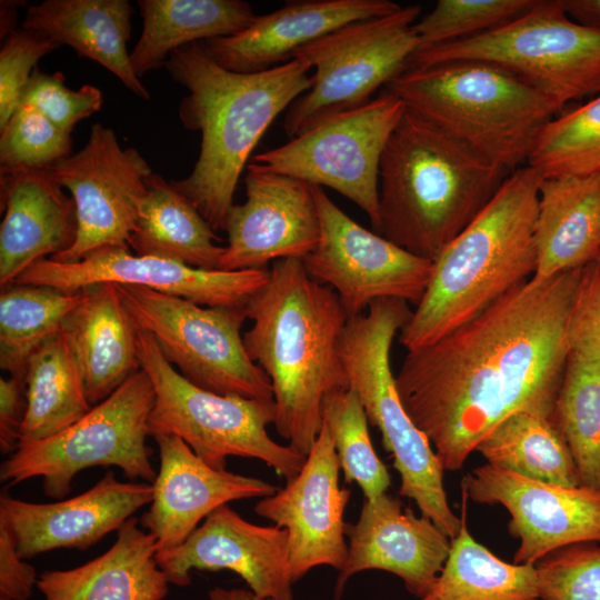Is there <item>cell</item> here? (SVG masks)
I'll return each instance as SVG.
<instances>
[{
	"instance_id": "681fc988",
	"label": "cell",
	"mask_w": 600,
	"mask_h": 600,
	"mask_svg": "<svg viewBox=\"0 0 600 600\" xmlns=\"http://www.w3.org/2000/svg\"><path fill=\"white\" fill-rule=\"evenodd\" d=\"M594 263H596V264L599 267V269H600V252H599L598 256L596 257Z\"/></svg>"
},
{
	"instance_id": "b9f144b4",
	"label": "cell",
	"mask_w": 600,
	"mask_h": 600,
	"mask_svg": "<svg viewBox=\"0 0 600 600\" xmlns=\"http://www.w3.org/2000/svg\"><path fill=\"white\" fill-rule=\"evenodd\" d=\"M19 103L33 106L58 128L71 133L78 122L100 110L103 97L94 86L72 90L64 84L61 72L49 74L36 69Z\"/></svg>"
},
{
	"instance_id": "1f68e13d",
	"label": "cell",
	"mask_w": 600,
	"mask_h": 600,
	"mask_svg": "<svg viewBox=\"0 0 600 600\" xmlns=\"http://www.w3.org/2000/svg\"><path fill=\"white\" fill-rule=\"evenodd\" d=\"M24 381L27 410L19 444L56 436L92 408L80 363L62 330L31 354Z\"/></svg>"
},
{
	"instance_id": "836d02e7",
	"label": "cell",
	"mask_w": 600,
	"mask_h": 600,
	"mask_svg": "<svg viewBox=\"0 0 600 600\" xmlns=\"http://www.w3.org/2000/svg\"><path fill=\"white\" fill-rule=\"evenodd\" d=\"M464 514L463 507L444 567L419 600H539L536 564L501 560L471 536Z\"/></svg>"
},
{
	"instance_id": "4fadbf2b",
	"label": "cell",
	"mask_w": 600,
	"mask_h": 600,
	"mask_svg": "<svg viewBox=\"0 0 600 600\" xmlns=\"http://www.w3.org/2000/svg\"><path fill=\"white\" fill-rule=\"evenodd\" d=\"M406 107L393 93L329 114L287 143L258 153L252 163L309 184L328 187L379 224V172L387 143Z\"/></svg>"
},
{
	"instance_id": "8fae6325",
	"label": "cell",
	"mask_w": 600,
	"mask_h": 600,
	"mask_svg": "<svg viewBox=\"0 0 600 600\" xmlns=\"http://www.w3.org/2000/svg\"><path fill=\"white\" fill-rule=\"evenodd\" d=\"M117 286L137 327L188 381L222 396L273 400L268 377L244 348L246 307H207L142 287Z\"/></svg>"
},
{
	"instance_id": "e575fe53",
	"label": "cell",
	"mask_w": 600,
	"mask_h": 600,
	"mask_svg": "<svg viewBox=\"0 0 600 600\" xmlns=\"http://www.w3.org/2000/svg\"><path fill=\"white\" fill-rule=\"evenodd\" d=\"M82 291L68 293L37 284H10L0 294V368L24 379L28 360L62 330Z\"/></svg>"
},
{
	"instance_id": "30bf717a",
	"label": "cell",
	"mask_w": 600,
	"mask_h": 600,
	"mask_svg": "<svg viewBox=\"0 0 600 600\" xmlns=\"http://www.w3.org/2000/svg\"><path fill=\"white\" fill-rule=\"evenodd\" d=\"M153 402L152 383L140 369L63 431L19 444L1 464V481L12 486L40 477L44 493L62 499L81 470L116 466L130 480L153 483L157 472L147 444Z\"/></svg>"
},
{
	"instance_id": "4316f807",
	"label": "cell",
	"mask_w": 600,
	"mask_h": 600,
	"mask_svg": "<svg viewBox=\"0 0 600 600\" xmlns=\"http://www.w3.org/2000/svg\"><path fill=\"white\" fill-rule=\"evenodd\" d=\"M82 293L62 331L80 363L87 398L96 406L141 369L138 329L116 283H97Z\"/></svg>"
},
{
	"instance_id": "c3c4849f",
	"label": "cell",
	"mask_w": 600,
	"mask_h": 600,
	"mask_svg": "<svg viewBox=\"0 0 600 600\" xmlns=\"http://www.w3.org/2000/svg\"><path fill=\"white\" fill-rule=\"evenodd\" d=\"M209 600H271V599H264L256 593H253L250 589H226L222 587H214L209 591Z\"/></svg>"
},
{
	"instance_id": "52a82bcc",
	"label": "cell",
	"mask_w": 600,
	"mask_h": 600,
	"mask_svg": "<svg viewBox=\"0 0 600 600\" xmlns=\"http://www.w3.org/2000/svg\"><path fill=\"white\" fill-rule=\"evenodd\" d=\"M408 302L380 299L347 321L340 353L349 381L370 424L379 429L382 446L400 474L399 494L412 499L421 516L429 518L453 539L462 524L450 508L443 484V468L428 438L407 413L391 369L390 353L397 332L411 317Z\"/></svg>"
},
{
	"instance_id": "60d3db41",
	"label": "cell",
	"mask_w": 600,
	"mask_h": 600,
	"mask_svg": "<svg viewBox=\"0 0 600 600\" xmlns=\"http://www.w3.org/2000/svg\"><path fill=\"white\" fill-rule=\"evenodd\" d=\"M536 569L541 600H600V542L560 548Z\"/></svg>"
},
{
	"instance_id": "7a4b0ae2",
	"label": "cell",
	"mask_w": 600,
	"mask_h": 600,
	"mask_svg": "<svg viewBox=\"0 0 600 600\" xmlns=\"http://www.w3.org/2000/svg\"><path fill=\"white\" fill-rule=\"evenodd\" d=\"M246 313L252 323L243 343L271 383L273 426L307 457L322 428L323 399L349 389L340 353L349 317L337 293L311 278L299 258L273 262Z\"/></svg>"
},
{
	"instance_id": "484cf974",
	"label": "cell",
	"mask_w": 600,
	"mask_h": 600,
	"mask_svg": "<svg viewBox=\"0 0 600 600\" xmlns=\"http://www.w3.org/2000/svg\"><path fill=\"white\" fill-rule=\"evenodd\" d=\"M157 539L131 517L101 556L67 570L42 572L44 600H163L169 581L157 562Z\"/></svg>"
},
{
	"instance_id": "7402d4cb",
	"label": "cell",
	"mask_w": 600,
	"mask_h": 600,
	"mask_svg": "<svg viewBox=\"0 0 600 600\" xmlns=\"http://www.w3.org/2000/svg\"><path fill=\"white\" fill-rule=\"evenodd\" d=\"M152 498L151 483L121 482L108 471L86 492L58 502L33 503L1 496L0 524L24 560L59 548L87 550L118 531Z\"/></svg>"
},
{
	"instance_id": "d4e9b609",
	"label": "cell",
	"mask_w": 600,
	"mask_h": 600,
	"mask_svg": "<svg viewBox=\"0 0 600 600\" xmlns=\"http://www.w3.org/2000/svg\"><path fill=\"white\" fill-rule=\"evenodd\" d=\"M51 168L0 169V286L13 284L28 268L70 249L78 219L71 196Z\"/></svg>"
},
{
	"instance_id": "f907efd6",
	"label": "cell",
	"mask_w": 600,
	"mask_h": 600,
	"mask_svg": "<svg viewBox=\"0 0 600 600\" xmlns=\"http://www.w3.org/2000/svg\"><path fill=\"white\" fill-rule=\"evenodd\" d=\"M0 600H10V599H8V598H6V597H2V596H0Z\"/></svg>"
},
{
	"instance_id": "44dd1931",
	"label": "cell",
	"mask_w": 600,
	"mask_h": 600,
	"mask_svg": "<svg viewBox=\"0 0 600 600\" xmlns=\"http://www.w3.org/2000/svg\"><path fill=\"white\" fill-rule=\"evenodd\" d=\"M344 532L348 554L332 600H340L347 581L366 570L396 574L421 599L432 588L451 549V539L429 518L403 509L401 500L387 492L364 499L358 520L347 522Z\"/></svg>"
},
{
	"instance_id": "83f0119b",
	"label": "cell",
	"mask_w": 600,
	"mask_h": 600,
	"mask_svg": "<svg viewBox=\"0 0 600 600\" xmlns=\"http://www.w3.org/2000/svg\"><path fill=\"white\" fill-rule=\"evenodd\" d=\"M534 247L537 279L594 261L600 252V174L542 178Z\"/></svg>"
},
{
	"instance_id": "f1b7e54d",
	"label": "cell",
	"mask_w": 600,
	"mask_h": 600,
	"mask_svg": "<svg viewBox=\"0 0 600 600\" xmlns=\"http://www.w3.org/2000/svg\"><path fill=\"white\" fill-rule=\"evenodd\" d=\"M133 8L127 0H47L27 8L22 28L40 32L100 63L136 96L149 91L136 76L127 42Z\"/></svg>"
},
{
	"instance_id": "9a60e30c",
	"label": "cell",
	"mask_w": 600,
	"mask_h": 600,
	"mask_svg": "<svg viewBox=\"0 0 600 600\" xmlns=\"http://www.w3.org/2000/svg\"><path fill=\"white\" fill-rule=\"evenodd\" d=\"M51 169L74 201L78 232L70 249L50 259L71 263L102 247H128L152 173L141 153L94 123L84 147Z\"/></svg>"
},
{
	"instance_id": "4dcf8cb0",
	"label": "cell",
	"mask_w": 600,
	"mask_h": 600,
	"mask_svg": "<svg viewBox=\"0 0 600 600\" xmlns=\"http://www.w3.org/2000/svg\"><path fill=\"white\" fill-rule=\"evenodd\" d=\"M146 182L128 247L140 256L219 270L224 247L217 244L219 238L193 203L158 173L152 172Z\"/></svg>"
},
{
	"instance_id": "d6986e66",
	"label": "cell",
	"mask_w": 600,
	"mask_h": 600,
	"mask_svg": "<svg viewBox=\"0 0 600 600\" xmlns=\"http://www.w3.org/2000/svg\"><path fill=\"white\" fill-rule=\"evenodd\" d=\"M246 200L232 204L223 224L228 244L219 270L267 269L303 259L317 246L319 213L313 186L254 163L246 169Z\"/></svg>"
},
{
	"instance_id": "5b68a950",
	"label": "cell",
	"mask_w": 600,
	"mask_h": 600,
	"mask_svg": "<svg viewBox=\"0 0 600 600\" xmlns=\"http://www.w3.org/2000/svg\"><path fill=\"white\" fill-rule=\"evenodd\" d=\"M509 173L406 109L380 163L376 232L433 261Z\"/></svg>"
},
{
	"instance_id": "ba28073f",
	"label": "cell",
	"mask_w": 600,
	"mask_h": 600,
	"mask_svg": "<svg viewBox=\"0 0 600 600\" xmlns=\"http://www.w3.org/2000/svg\"><path fill=\"white\" fill-rule=\"evenodd\" d=\"M137 329L140 368L154 391L149 436L179 437L216 470H226L227 458L241 457L264 462L286 481L298 476L307 457L267 431L274 422L273 400L222 396L194 386L164 359L148 332Z\"/></svg>"
},
{
	"instance_id": "6da1fadb",
	"label": "cell",
	"mask_w": 600,
	"mask_h": 600,
	"mask_svg": "<svg viewBox=\"0 0 600 600\" xmlns=\"http://www.w3.org/2000/svg\"><path fill=\"white\" fill-rule=\"evenodd\" d=\"M581 268L531 278L438 341L408 351L396 384L443 470L519 411L554 419Z\"/></svg>"
},
{
	"instance_id": "d6a6232c",
	"label": "cell",
	"mask_w": 600,
	"mask_h": 600,
	"mask_svg": "<svg viewBox=\"0 0 600 600\" xmlns=\"http://www.w3.org/2000/svg\"><path fill=\"white\" fill-rule=\"evenodd\" d=\"M476 451L487 463L528 479L581 486L573 457L553 418L516 412L484 437Z\"/></svg>"
},
{
	"instance_id": "8d00e7d4",
	"label": "cell",
	"mask_w": 600,
	"mask_h": 600,
	"mask_svg": "<svg viewBox=\"0 0 600 600\" xmlns=\"http://www.w3.org/2000/svg\"><path fill=\"white\" fill-rule=\"evenodd\" d=\"M527 164L542 178L600 174V94L553 117L541 130Z\"/></svg>"
},
{
	"instance_id": "7bdbcfd3",
	"label": "cell",
	"mask_w": 600,
	"mask_h": 600,
	"mask_svg": "<svg viewBox=\"0 0 600 600\" xmlns=\"http://www.w3.org/2000/svg\"><path fill=\"white\" fill-rule=\"evenodd\" d=\"M60 47L49 37L26 28L4 38L0 50V128L18 107L38 61Z\"/></svg>"
},
{
	"instance_id": "cb8c5ba5",
	"label": "cell",
	"mask_w": 600,
	"mask_h": 600,
	"mask_svg": "<svg viewBox=\"0 0 600 600\" xmlns=\"http://www.w3.org/2000/svg\"><path fill=\"white\" fill-rule=\"evenodd\" d=\"M390 0H297L257 18L243 30L202 41L206 53L238 73L269 70L293 59L302 47L349 23L391 13Z\"/></svg>"
},
{
	"instance_id": "3957f363",
	"label": "cell",
	"mask_w": 600,
	"mask_h": 600,
	"mask_svg": "<svg viewBox=\"0 0 600 600\" xmlns=\"http://www.w3.org/2000/svg\"><path fill=\"white\" fill-rule=\"evenodd\" d=\"M171 78L188 89L179 117L201 134L190 174L170 181L216 230H223L239 178L254 147L274 119L311 86L312 68L299 58L256 73H238L214 62L203 43L172 51Z\"/></svg>"
},
{
	"instance_id": "f546056e",
	"label": "cell",
	"mask_w": 600,
	"mask_h": 600,
	"mask_svg": "<svg viewBox=\"0 0 600 600\" xmlns=\"http://www.w3.org/2000/svg\"><path fill=\"white\" fill-rule=\"evenodd\" d=\"M141 36L130 52L140 79L166 66L172 51L183 46L234 34L257 18L241 0H140Z\"/></svg>"
},
{
	"instance_id": "7c38bea8",
	"label": "cell",
	"mask_w": 600,
	"mask_h": 600,
	"mask_svg": "<svg viewBox=\"0 0 600 600\" xmlns=\"http://www.w3.org/2000/svg\"><path fill=\"white\" fill-rule=\"evenodd\" d=\"M421 7L411 4L343 26L302 47L294 58L314 70L309 90L288 109L283 129L293 138L320 119L359 107L406 70L418 48L413 30Z\"/></svg>"
},
{
	"instance_id": "d590c367",
	"label": "cell",
	"mask_w": 600,
	"mask_h": 600,
	"mask_svg": "<svg viewBox=\"0 0 600 600\" xmlns=\"http://www.w3.org/2000/svg\"><path fill=\"white\" fill-rule=\"evenodd\" d=\"M554 421L573 457L580 484L600 489V362L569 356Z\"/></svg>"
},
{
	"instance_id": "277c9868",
	"label": "cell",
	"mask_w": 600,
	"mask_h": 600,
	"mask_svg": "<svg viewBox=\"0 0 600 600\" xmlns=\"http://www.w3.org/2000/svg\"><path fill=\"white\" fill-rule=\"evenodd\" d=\"M541 180L528 164L510 172L433 260L427 289L400 331L407 351L432 344L534 274Z\"/></svg>"
},
{
	"instance_id": "ffe728a7",
	"label": "cell",
	"mask_w": 600,
	"mask_h": 600,
	"mask_svg": "<svg viewBox=\"0 0 600 600\" xmlns=\"http://www.w3.org/2000/svg\"><path fill=\"white\" fill-rule=\"evenodd\" d=\"M169 583L187 587L192 570L237 573L257 596L293 600L287 531L243 519L228 504L212 511L179 547L157 552Z\"/></svg>"
},
{
	"instance_id": "603a6c76",
	"label": "cell",
	"mask_w": 600,
	"mask_h": 600,
	"mask_svg": "<svg viewBox=\"0 0 600 600\" xmlns=\"http://www.w3.org/2000/svg\"><path fill=\"white\" fill-rule=\"evenodd\" d=\"M160 454L153 498L140 519L157 539L158 552L182 544L212 511L231 501L266 498L279 489L259 478L216 470L173 434L152 437Z\"/></svg>"
},
{
	"instance_id": "ee69618b",
	"label": "cell",
	"mask_w": 600,
	"mask_h": 600,
	"mask_svg": "<svg viewBox=\"0 0 600 600\" xmlns=\"http://www.w3.org/2000/svg\"><path fill=\"white\" fill-rule=\"evenodd\" d=\"M567 334L570 354L600 362V269L594 261L582 269Z\"/></svg>"
},
{
	"instance_id": "f6af8a7d",
	"label": "cell",
	"mask_w": 600,
	"mask_h": 600,
	"mask_svg": "<svg viewBox=\"0 0 600 600\" xmlns=\"http://www.w3.org/2000/svg\"><path fill=\"white\" fill-rule=\"evenodd\" d=\"M36 569L22 559L8 529L0 524V596L27 600L38 582Z\"/></svg>"
},
{
	"instance_id": "e0dca14e",
	"label": "cell",
	"mask_w": 600,
	"mask_h": 600,
	"mask_svg": "<svg viewBox=\"0 0 600 600\" xmlns=\"http://www.w3.org/2000/svg\"><path fill=\"white\" fill-rule=\"evenodd\" d=\"M462 494L510 513L509 532L519 539L516 564H536L571 544L600 542V489L536 481L486 463L461 482Z\"/></svg>"
},
{
	"instance_id": "8992f818",
	"label": "cell",
	"mask_w": 600,
	"mask_h": 600,
	"mask_svg": "<svg viewBox=\"0 0 600 600\" xmlns=\"http://www.w3.org/2000/svg\"><path fill=\"white\" fill-rule=\"evenodd\" d=\"M386 90L509 172L528 163L541 130L559 111L514 73L483 61L408 68Z\"/></svg>"
},
{
	"instance_id": "ac0fdd59",
	"label": "cell",
	"mask_w": 600,
	"mask_h": 600,
	"mask_svg": "<svg viewBox=\"0 0 600 600\" xmlns=\"http://www.w3.org/2000/svg\"><path fill=\"white\" fill-rule=\"evenodd\" d=\"M339 471L332 438L322 423L298 476L254 506L257 514L287 531L293 582L316 567L340 570L344 564L348 554L344 510L350 490L340 487Z\"/></svg>"
},
{
	"instance_id": "5bb4252c",
	"label": "cell",
	"mask_w": 600,
	"mask_h": 600,
	"mask_svg": "<svg viewBox=\"0 0 600 600\" xmlns=\"http://www.w3.org/2000/svg\"><path fill=\"white\" fill-rule=\"evenodd\" d=\"M319 239L302 261L316 281L330 287L348 314L364 312L380 299L417 304L429 283L433 261L418 257L360 226L313 186Z\"/></svg>"
},
{
	"instance_id": "7dc6e473",
	"label": "cell",
	"mask_w": 600,
	"mask_h": 600,
	"mask_svg": "<svg viewBox=\"0 0 600 600\" xmlns=\"http://www.w3.org/2000/svg\"><path fill=\"white\" fill-rule=\"evenodd\" d=\"M560 3L574 22L600 30V0H560Z\"/></svg>"
},
{
	"instance_id": "2e32d148",
	"label": "cell",
	"mask_w": 600,
	"mask_h": 600,
	"mask_svg": "<svg viewBox=\"0 0 600 600\" xmlns=\"http://www.w3.org/2000/svg\"><path fill=\"white\" fill-rule=\"evenodd\" d=\"M270 270H204L176 260L132 253L129 247H102L71 263L42 259L14 281L68 293L97 283L136 286L207 307H246L269 280Z\"/></svg>"
},
{
	"instance_id": "9c48e42d",
	"label": "cell",
	"mask_w": 600,
	"mask_h": 600,
	"mask_svg": "<svg viewBox=\"0 0 600 600\" xmlns=\"http://www.w3.org/2000/svg\"><path fill=\"white\" fill-rule=\"evenodd\" d=\"M473 60L501 67L560 111L600 94V30L571 20L560 0H537L523 14L472 38L414 52L408 68Z\"/></svg>"
},
{
	"instance_id": "bcb514c9",
	"label": "cell",
	"mask_w": 600,
	"mask_h": 600,
	"mask_svg": "<svg viewBox=\"0 0 600 600\" xmlns=\"http://www.w3.org/2000/svg\"><path fill=\"white\" fill-rule=\"evenodd\" d=\"M27 410L26 381L9 376L0 378V449L13 453L20 443V434Z\"/></svg>"
},
{
	"instance_id": "ab89813d",
	"label": "cell",
	"mask_w": 600,
	"mask_h": 600,
	"mask_svg": "<svg viewBox=\"0 0 600 600\" xmlns=\"http://www.w3.org/2000/svg\"><path fill=\"white\" fill-rule=\"evenodd\" d=\"M69 132L37 108L19 103L0 128V169H46L71 154Z\"/></svg>"
},
{
	"instance_id": "f35d334b",
	"label": "cell",
	"mask_w": 600,
	"mask_h": 600,
	"mask_svg": "<svg viewBox=\"0 0 600 600\" xmlns=\"http://www.w3.org/2000/svg\"><path fill=\"white\" fill-rule=\"evenodd\" d=\"M537 0H439L413 26L416 52L472 38L527 12Z\"/></svg>"
},
{
	"instance_id": "74e56055",
	"label": "cell",
	"mask_w": 600,
	"mask_h": 600,
	"mask_svg": "<svg viewBox=\"0 0 600 600\" xmlns=\"http://www.w3.org/2000/svg\"><path fill=\"white\" fill-rule=\"evenodd\" d=\"M322 423L332 438L347 483L356 482L368 500L387 492L391 477L369 434V421L354 390L329 393L322 402Z\"/></svg>"
}]
</instances>
